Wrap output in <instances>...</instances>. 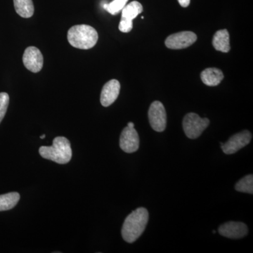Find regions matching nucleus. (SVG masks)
I'll return each instance as SVG.
<instances>
[{
  "mask_svg": "<svg viewBox=\"0 0 253 253\" xmlns=\"http://www.w3.org/2000/svg\"><path fill=\"white\" fill-rule=\"evenodd\" d=\"M149 120L151 127L158 132H162L167 125V114L162 103L156 101L149 110Z\"/></svg>",
  "mask_w": 253,
  "mask_h": 253,
  "instance_id": "obj_6",
  "label": "nucleus"
},
{
  "mask_svg": "<svg viewBox=\"0 0 253 253\" xmlns=\"http://www.w3.org/2000/svg\"><path fill=\"white\" fill-rule=\"evenodd\" d=\"M190 1H191V0H178L179 4H180L182 7H187V6H189Z\"/></svg>",
  "mask_w": 253,
  "mask_h": 253,
  "instance_id": "obj_20",
  "label": "nucleus"
},
{
  "mask_svg": "<svg viewBox=\"0 0 253 253\" xmlns=\"http://www.w3.org/2000/svg\"><path fill=\"white\" fill-rule=\"evenodd\" d=\"M23 62L28 71L33 73H38L43 67L44 59L42 54L38 48L36 46H28L23 54Z\"/></svg>",
  "mask_w": 253,
  "mask_h": 253,
  "instance_id": "obj_9",
  "label": "nucleus"
},
{
  "mask_svg": "<svg viewBox=\"0 0 253 253\" xmlns=\"http://www.w3.org/2000/svg\"><path fill=\"white\" fill-rule=\"evenodd\" d=\"M99 39L97 32L88 25H77L70 28L68 41L75 48L89 49L94 47Z\"/></svg>",
  "mask_w": 253,
  "mask_h": 253,
  "instance_id": "obj_2",
  "label": "nucleus"
},
{
  "mask_svg": "<svg viewBox=\"0 0 253 253\" xmlns=\"http://www.w3.org/2000/svg\"><path fill=\"white\" fill-rule=\"evenodd\" d=\"M197 40V36L191 31H183L170 35L166 41V45L171 49H181L189 47Z\"/></svg>",
  "mask_w": 253,
  "mask_h": 253,
  "instance_id": "obj_8",
  "label": "nucleus"
},
{
  "mask_svg": "<svg viewBox=\"0 0 253 253\" xmlns=\"http://www.w3.org/2000/svg\"><path fill=\"white\" fill-rule=\"evenodd\" d=\"M209 124V119L201 118L194 113L186 114L182 123L184 132L186 136L191 139L199 138Z\"/></svg>",
  "mask_w": 253,
  "mask_h": 253,
  "instance_id": "obj_4",
  "label": "nucleus"
},
{
  "mask_svg": "<svg viewBox=\"0 0 253 253\" xmlns=\"http://www.w3.org/2000/svg\"><path fill=\"white\" fill-rule=\"evenodd\" d=\"M212 45L214 49L221 52L227 53L230 51L229 33L227 30H219L216 32L212 39Z\"/></svg>",
  "mask_w": 253,
  "mask_h": 253,
  "instance_id": "obj_13",
  "label": "nucleus"
},
{
  "mask_svg": "<svg viewBox=\"0 0 253 253\" xmlns=\"http://www.w3.org/2000/svg\"><path fill=\"white\" fill-rule=\"evenodd\" d=\"M9 104V96L7 93H0V123L4 119Z\"/></svg>",
  "mask_w": 253,
  "mask_h": 253,
  "instance_id": "obj_19",
  "label": "nucleus"
},
{
  "mask_svg": "<svg viewBox=\"0 0 253 253\" xmlns=\"http://www.w3.org/2000/svg\"><path fill=\"white\" fill-rule=\"evenodd\" d=\"M201 80L208 86H217L224 78V74L221 70L216 68H208L201 74Z\"/></svg>",
  "mask_w": 253,
  "mask_h": 253,
  "instance_id": "obj_14",
  "label": "nucleus"
},
{
  "mask_svg": "<svg viewBox=\"0 0 253 253\" xmlns=\"http://www.w3.org/2000/svg\"><path fill=\"white\" fill-rule=\"evenodd\" d=\"M121 84L117 80H111L103 86L101 93V104L104 107L111 106L116 101L119 96Z\"/></svg>",
  "mask_w": 253,
  "mask_h": 253,
  "instance_id": "obj_12",
  "label": "nucleus"
},
{
  "mask_svg": "<svg viewBox=\"0 0 253 253\" xmlns=\"http://www.w3.org/2000/svg\"><path fill=\"white\" fill-rule=\"evenodd\" d=\"M253 135L251 131L244 130L231 136L225 144L221 145L223 152L227 155L235 154L240 149L250 144Z\"/></svg>",
  "mask_w": 253,
  "mask_h": 253,
  "instance_id": "obj_7",
  "label": "nucleus"
},
{
  "mask_svg": "<svg viewBox=\"0 0 253 253\" xmlns=\"http://www.w3.org/2000/svg\"><path fill=\"white\" fill-rule=\"evenodd\" d=\"M16 13L21 17L31 18L34 14V5L32 0H14Z\"/></svg>",
  "mask_w": 253,
  "mask_h": 253,
  "instance_id": "obj_15",
  "label": "nucleus"
},
{
  "mask_svg": "<svg viewBox=\"0 0 253 253\" xmlns=\"http://www.w3.org/2000/svg\"><path fill=\"white\" fill-rule=\"evenodd\" d=\"M20 200V194L17 192H11L0 195V212L13 209Z\"/></svg>",
  "mask_w": 253,
  "mask_h": 253,
  "instance_id": "obj_16",
  "label": "nucleus"
},
{
  "mask_svg": "<svg viewBox=\"0 0 253 253\" xmlns=\"http://www.w3.org/2000/svg\"><path fill=\"white\" fill-rule=\"evenodd\" d=\"M235 189L239 192L248 193L253 194V176L249 174L238 181L236 184Z\"/></svg>",
  "mask_w": 253,
  "mask_h": 253,
  "instance_id": "obj_17",
  "label": "nucleus"
},
{
  "mask_svg": "<svg viewBox=\"0 0 253 253\" xmlns=\"http://www.w3.org/2000/svg\"><path fill=\"white\" fill-rule=\"evenodd\" d=\"M120 147L127 154L136 152L139 148V137L134 127L126 126L121 133Z\"/></svg>",
  "mask_w": 253,
  "mask_h": 253,
  "instance_id": "obj_10",
  "label": "nucleus"
},
{
  "mask_svg": "<svg viewBox=\"0 0 253 253\" xmlns=\"http://www.w3.org/2000/svg\"><path fill=\"white\" fill-rule=\"evenodd\" d=\"M127 126H129V127L133 128L134 127V124L133 123L129 122L128 123Z\"/></svg>",
  "mask_w": 253,
  "mask_h": 253,
  "instance_id": "obj_21",
  "label": "nucleus"
},
{
  "mask_svg": "<svg viewBox=\"0 0 253 253\" xmlns=\"http://www.w3.org/2000/svg\"><path fill=\"white\" fill-rule=\"evenodd\" d=\"M119 30L123 33H129L133 28V20L143 11V6L137 1H133L126 4L122 9Z\"/></svg>",
  "mask_w": 253,
  "mask_h": 253,
  "instance_id": "obj_5",
  "label": "nucleus"
},
{
  "mask_svg": "<svg viewBox=\"0 0 253 253\" xmlns=\"http://www.w3.org/2000/svg\"><path fill=\"white\" fill-rule=\"evenodd\" d=\"M42 157L59 164H66L72 158L71 143L64 136H57L51 146H41L39 149Z\"/></svg>",
  "mask_w": 253,
  "mask_h": 253,
  "instance_id": "obj_3",
  "label": "nucleus"
},
{
  "mask_svg": "<svg viewBox=\"0 0 253 253\" xmlns=\"http://www.w3.org/2000/svg\"><path fill=\"white\" fill-rule=\"evenodd\" d=\"M219 234L231 239H239L244 238L249 233L246 224L237 221H229L221 224L218 229Z\"/></svg>",
  "mask_w": 253,
  "mask_h": 253,
  "instance_id": "obj_11",
  "label": "nucleus"
},
{
  "mask_svg": "<svg viewBox=\"0 0 253 253\" xmlns=\"http://www.w3.org/2000/svg\"><path fill=\"white\" fill-rule=\"evenodd\" d=\"M45 134H42V135L41 136V139H44V138H45Z\"/></svg>",
  "mask_w": 253,
  "mask_h": 253,
  "instance_id": "obj_22",
  "label": "nucleus"
},
{
  "mask_svg": "<svg viewBox=\"0 0 253 253\" xmlns=\"http://www.w3.org/2000/svg\"><path fill=\"white\" fill-rule=\"evenodd\" d=\"M149 218V212L146 208H139L132 211L123 224L121 231L123 239L129 244L136 241L144 233Z\"/></svg>",
  "mask_w": 253,
  "mask_h": 253,
  "instance_id": "obj_1",
  "label": "nucleus"
},
{
  "mask_svg": "<svg viewBox=\"0 0 253 253\" xmlns=\"http://www.w3.org/2000/svg\"><path fill=\"white\" fill-rule=\"evenodd\" d=\"M129 0H113L109 4H104L103 7L105 10L112 15L118 14L122 11Z\"/></svg>",
  "mask_w": 253,
  "mask_h": 253,
  "instance_id": "obj_18",
  "label": "nucleus"
}]
</instances>
